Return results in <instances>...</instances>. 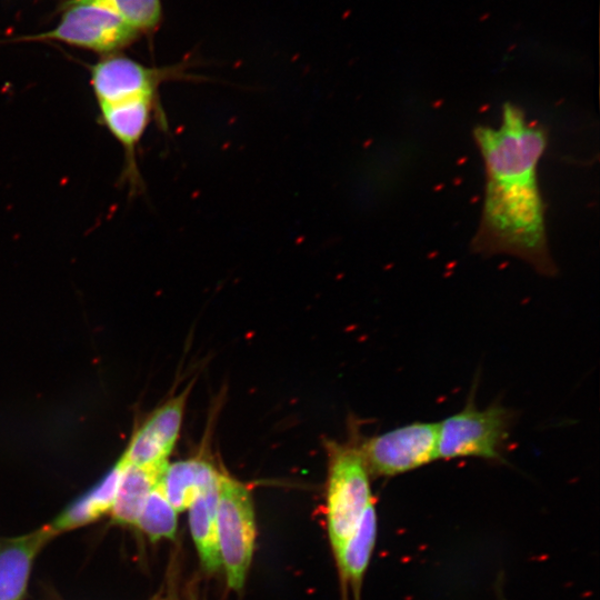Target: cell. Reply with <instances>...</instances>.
<instances>
[{"label": "cell", "instance_id": "3", "mask_svg": "<svg viewBox=\"0 0 600 600\" xmlns=\"http://www.w3.org/2000/svg\"><path fill=\"white\" fill-rule=\"evenodd\" d=\"M512 413L500 403L479 409L470 394L464 408L438 422V457L452 460L479 458L503 462Z\"/></svg>", "mask_w": 600, "mask_h": 600}, {"label": "cell", "instance_id": "18", "mask_svg": "<svg viewBox=\"0 0 600 600\" xmlns=\"http://www.w3.org/2000/svg\"><path fill=\"white\" fill-rule=\"evenodd\" d=\"M489 17H490V12L482 13V14L479 17V21H480V22H483V21L487 20Z\"/></svg>", "mask_w": 600, "mask_h": 600}, {"label": "cell", "instance_id": "6", "mask_svg": "<svg viewBox=\"0 0 600 600\" xmlns=\"http://www.w3.org/2000/svg\"><path fill=\"white\" fill-rule=\"evenodd\" d=\"M97 107L100 124L109 131L123 150L120 181L128 186L130 193H140L144 189V182L138 166L139 143L153 119L161 128H167L159 93L128 94L99 102Z\"/></svg>", "mask_w": 600, "mask_h": 600}, {"label": "cell", "instance_id": "7", "mask_svg": "<svg viewBox=\"0 0 600 600\" xmlns=\"http://www.w3.org/2000/svg\"><path fill=\"white\" fill-rule=\"evenodd\" d=\"M438 422H411L359 441L370 476L391 478L424 467L438 457Z\"/></svg>", "mask_w": 600, "mask_h": 600}, {"label": "cell", "instance_id": "13", "mask_svg": "<svg viewBox=\"0 0 600 600\" xmlns=\"http://www.w3.org/2000/svg\"><path fill=\"white\" fill-rule=\"evenodd\" d=\"M123 462L114 503L109 514L114 524L134 526L148 496L158 484L169 462L166 466H136L124 460Z\"/></svg>", "mask_w": 600, "mask_h": 600}, {"label": "cell", "instance_id": "11", "mask_svg": "<svg viewBox=\"0 0 600 600\" xmlns=\"http://www.w3.org/2000/svg\"><path fill=\"white\" fill-rule=\"evenodd\" d=\"M123 467L124 462L119 458L112 468L93 487L68 504L48 523L57 536L88 526L110 513Z\"/></svg>", "mask_w": 600, "mask_h": 600}, {"label": "cell", "instance_id": "15", "mask_svg": "<svg viewBox=\"0 0 600 600\" xmlns=\"http://www.w3.org/2000/svg\"><path fill=\"white\" fill-rule=\"evenodd\" d=\"M218 493L219 479L204 489L188 508L190 532L208 572H214L221 567L216 528Z\"/></svg>", "mask_w": 600, "mask_h": 600}, {"label": "cell", "instance_id": "14", "mask_svg": "<svg viewBox=\"0 0 600 600\" xmlns=\"http://www.w3.org/2000/svg\"><path fill=\"white\" fill-rule=\"evenodd\" d=\"M378 520L374 503L362 516L359 524L336 557L343 583H350L354 600L359 593L363 576L374 549Z\"/></svg>", "mask_w": 600, "mask_h": 600}, {"label": "cell", "instance_id": "19", "mask_svg": "<svg viewBox=\"0 0 600 600\" xmlns=\"http://www.w3.org/2000/svg\"><path fill=\"white\" fill-rule=\"evenodd\" d=\"M152 600H160V599H152Z\"/></svg>", "mask_w": 600, "mask_h": 600}, {"label": "cell", "instance_id": "12", "mask_svg": "<svg viewBox=\"0 0 600 600\" xmlns=\"http://www.w3.org/2000/svg\"><path fill=\"white\" fill-rule=\"evenodd\" d=\"M220 472L208 460L189 458L168 463L159 486L177 512L184 511L194 499L219 479Z\"/></svg>", "mask_w": 600, "mask_h": 600}, {"label": "cell", "instance_id": "4", "mask_svg": "<svg viewBox=\"0 0 600 600\" xmlns=\"http://www.w3.org/2000/svg\"><path fill=\"white\" fill-rule=\"evenodd\" d=\"M139 37L104 0H66L53 29L14 41H60L104 57L119 53Z\"/></svg>", "mask_w": 600, "mask_h": 600}, {"label": "cell", "instance_id": "10", "mask_svg": "<svg viewBox=\"0 0 600 600\" xmlns=\"http://www.w3.org/2000/svg\"><path fill=\"white\" fill-rule=\"evenodd\" d=\"M54 537L46 524L22 536L0 538V600H23L33 562Z\"/></svg>", "mask_w": 600, "mask_h": 600}, {"label": "cell", "instance_id": "5", "mask_svg": "<svg viewBox=\"0 0 600 600\" xmlns=\"http://www.w3.org/2000/svg\"><path fill=\"white\" fill-rule=\"evenodd\" d=\"M216 528L228 586L240 590L254 549V509L249 488L226 472H220L219 477Z\"/></svg>", "mask_w": 600, "mask_h": 600}, {"label": "cell", "instance_id": "9", "mask_svg": "<svg viewBox=\"0 0 600 600\" xmlns=\"http://www.w3.org/2000/svg\"><path fill=\"white\" fill-rule=\"evenodd\" d=\"M188 386L156 408L133 431L121 458L129 464L166 466L178 440L184 408L190 393Z\"/></svg>", "mask_w": 600, "mask_h": 600}, {"label": "cell", "instance_id": "20", "mask_svg": "<svg viewBox=\"0 0 600 600\" xmlns=\"http://www.w3.org/2000/svg\"><path fill=\"white\" fill-rule=\"evenodd\" d=\"M160 600H164V599H160Z\"/></svg>", "mask_w": 600, "mask_h": 600}, {"label": "cell", "instance_id": "17", "mask_svg": "<svg viewBox=\"0 0 600 600\" xmlns=\"http://www.w3.org/2000/svg\"><path fill=\"white\" fill-rule=\"evenodd\" d=\"M139 34L153 31L161 21L160 0H104Z\"/></svg>", "mask_w": 600, "mask_h": 600}, {"label": "cell", "instance_id": "1", "mask_svg": "<svg viewBox=\"0 0 600 600\" xmlns=\"http://www.w3.org/2000/svg\"><path fill=\"white\" fill-rule=\"evenodd\" d=\"M473 139L484 164L482 214L471 250L484 257L509 254L538 273L554 276L546 230V207L538 183V163L548 144L543 126L506 102L498 128L478 124Z\"/></svg>", "mask_w": 600, "mask_h": 600}, {"label": "cell", "instance_id": "8", "mask_svg": "<svg viewBox=\"0 0 600 600\" xmlns=\"http://www.w3.org/2000/svg\"><path fill=\"white\" fill-rule=\"evenodd\" d=\"M184 63L148 67L124 54L102 57L90 66V86L96 103L110 101L127 94L159 93L167 81L192 80Z\"/></svg>", "mask_w": 600, "mask_h": 600}, {"label": "cell", "instance_id": "2", "mask_svg": "<svg viewBox=\"0 0 600 600\" xmlns=\"http://www.w3.org/2000/svg\"><path fill=\"white\" fill-rule=\"evenodd\" d=\"M327 451V527L337 557L374 500L359 442L328 441Z\"/></svg>", "mask_w": 600, "mask_h": 600}, {"label": "cell", "instance_id": "16", "mask_svg": "<svg viewBox=\"0 0 600 600\" xmlns=\"http://www.w3.org/2000/svg\"><path fill=\"white\" fill-rule=\"evenodd\" d=\"M177 513L158 482L148 496L134 526L153 542L161 539H174Z\"/></svg>", "mask_w": 600, "mask_h": 600}]
</instances>
